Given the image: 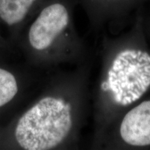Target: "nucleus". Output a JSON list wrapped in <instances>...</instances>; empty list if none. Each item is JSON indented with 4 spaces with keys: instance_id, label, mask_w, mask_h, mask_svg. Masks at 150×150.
I'll use <instances>...</instances> for the list:
<instances>
[{
    "instance_id": "f257e3e1",
    "label": "nucleus",
    "mask_w": 150,
    "mask_h": 150,
    "mask_svg": "<svg viewBox=\"0 0 150 150\" xmlns=\"http://www.w3.org/2000/svg\"><path fill=\"white\" fill-rule=\"evenodd\" d=\"M79 74L50 79L38 95L0 128V150H53L77 138L83 103Z\"/></svg>"
},
{
    "instance_id": "f03ea898",
    "label": "nucleus",
    "mask_w": 150,
    "mask_h": 150,
    "mask_svg": "<svg viewBox=\"0 0 150 150\" xmlns=\"http://www.w3.org/2000/svg\"><path fill=\"white\" fill-rule=\"evenodd\" d=\"M81 50V42L71 31L68 9L58 1L45 4L39 9L17 43V52L34 70H46L75 59Z\"/></svg>"
},
{
    "instance_id": "7ed1b4c3",
    "label": "nucleus",
    "mask_w": 150,
    "mask_h": 150,
    "mask_svg": "<svg viewBox=\"0 0 150 150\" xmlns=\"http://www.w3.org/2000/svg\"><path fill=\"white\" fill-rule=\"evenodd\" d=\"M150 87V55L138 50H125L112 61L102 88L111 91L123 106L140 99Z\"/></svg>"
},
{
    "instance_id": "20e7f679",
    "label": "nucleus",
    "mask_w": 150,
    "mask_h": 150,
    "mask_svg": "<svg viewBox=\"0 0 150 150\" xmlns=\"http://www.w3.org/2000/svg\"><path fill=\"white\" fill-rule=\"evenodd\" d=\"M34 69L0 60V128L22 109L37 82Z\"/></svg>"
},
{
    "instance_id": "39448f33",
    "label": "nucleus",
    "mask_w": 150,
    "mask_h": 150,
    "mask_svg": "<svg viewBox=\"0 0 150 150\" xmlns=\"http://www.w3.org/2000/svg\"><path fill=\"white\" fill-rule=\"evenodd\" d=\"M120 134L123 141L130 146L150 145V99L137 105L125 115Z\"/></svg>"
},
{
    "instance_id": "423d86ee",
    "label": "nucleus",
    "mask_w": 150,
    "mask_h": 150,
    "mask_svg": "<svg viewBox=\"0 0 150 150\" xmlns=\"http://www.w3.org/2000/svg\"><path fill=\"white\" fill-rule=\"evenodd\" d=\"M10 54H11L4 47L0 42V60H6Z\"/></svg>"
}]
</instances>
